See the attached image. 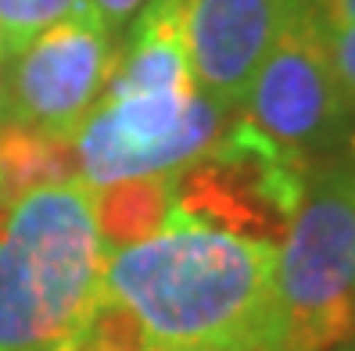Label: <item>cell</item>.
Masks as SVG:
<instances>
[{
	"instance_id": "obj_1",
	"label": "cell",
	"mask_w": 355,
	"mask_h": 351,
	"mask_svg": "<svg viewBox=\"0 0 355 351\" xmlns=\"http://www.w3.org/2000/svg\"><path fill=\"white\" fill-rule=\"evenodd\" d=\"M104 294L155 344L277 351V244L180 222L104 258Z\"/></svg>"
},
{
	"instance_id": "obj_2",
	"label": "cell",
	"mask_w": 355,
	"mask_h": 351,
	"mask_svg": "<svg viewBox=\"0 0 355 351\" xmlns=\"http://www.w3.org/2000/svg\"><path fill=\"white\" fill-rule=\"evenodd\" d=\"M90 190L51 183L0 212V351H69L104 301Z\"/></svg>"
},
{
	"instance_id": "obj_3",
	"label": "cell",
	"mask_w": 355,
	"mask_h": 351,
	"mask_svg": "<svg viewBox=\"0 0 355 351\" xmlns=\"http://www.w3.org/2000/svg\"><path fill=\"white\" fill-rule=\"evenodd\" d=\"M277 351H338L355 337V133L312 165L277 244Z\"/></svg>"
},
{
	"instance_id": "obj_4",
	"label": "cell",
	"mask_w": 355,
	"mask_h": 351,
	"mask_svg": "<svg viewBox=\"0 0 355 351\" xmlns=\"http://www.w3.org/2000/svg\"><path fill=\"white\" fill-rule=\"evenodd\" d=\"M237 115L305 165L341 151L355 133L323 47V26L309 0L295 8L273 51L252 79Z\"/></svg>"
},
{
	"instance_id": "obj_5",
	"label": "cell",
	"mask_w": 355,
	"mask_h": 351,
	"mask_svg": "<svg viewBox=\"0 0 355 351\" xmlns=\"http://www.w3.org/2000/svg\"><path fill=\"white\" fill-rule=\"evenodd\" d=\"M230 115L201 90L97 100L76 133L79 183L101 190L122 179L180 172L212 147Z\"/></svg>"
},
{
	"instance_id": "obj_6",
	"label": "cell",
	"mask_w": 355,
	"mask_h": 351,
	"mask_svg": "<svg viewBox=\"0 0 355 351\" xmlns=\"http://www.w3.org/2000/svg\"><path fill=\"white\" fill-rule=\"evenodd\" d=\"M119 51L112 29L87 4L44 29L4 72V118L76 140L79 126L97 108L115 72Z\"/></svg>"
},
{
	"instance_id": "obj_7",
	"label": "cell",
	"mask_w": 355,
	"mask_h": 351,
	"mask_svg": "<svg viewBox=\"0 0 355 351\" xmlns=\"http://www.w3.org/2000/svg\"><path fill=\"white\" fill-rule=\"evenodd\" d=\"M302 0H183L187 57L198 90L237 111Z\"/></svg>"
},
{
	"instance_id": "obj_8",
	"label": "cell",
	"mask_w": 355,
	"mask_h": 351,
	"mask_svg": "<svg viewBox=\"0 0 355 351\" xmlns=\"http://www.w3.org/2000/svg\"><path fill=\"white\" fill-rule=\"evenodd\" d=\"M140 93H198L183 36V0H148L130 44L119 47L115 72L101 100Z\"/></svg>"
},
{
	"instance_id": "obj_9",
	"label": "cell",
	"mask_w": 355,
	"mask_h": 351,
	"mask_svg": "<svg viewBox=\"0 0 355 351\" xmlns=\"http://www.w3.org/2000/svg\"><path fill=\"white\" fill-rule=\"evenodd\" d=\"M173 183H176V172H162V176L122 179V183H112V187L90 190L97 233L104 247L115 251V247H130L169 230L173 197H176Z\"/></svg>"
},
{
	"instance_id": "obj_10",
	"label": "cell",
	"mask_w": 355,
	"mask_h": 351,
	"mask_svg": "<svg viewBox=\"0 0 355 351\" xmlns=\"http://www.w3.org/2000/svg\"><path fill=\"white\" fill-rule=\"evenodd\" d=\"M79 179L76 140L40 133L26 122L0 118V212L29 190Z\"/></svg>"
},
{
	"instance_id": "obj_11",
	"label": "cell",
	"mask_w": 355,
	"mask_h": 351,
	"mask_svg": "<svg viewBox=\"0 0 355 351\" xmlns=\"http://www.w3.org/2000/svg\"><path fill=\"white\" fill-rule=\"evenodd\" d=\"M87 4L90 0H0V47H4V57L26 51L44 29H51L54 22L69 18L72 11Z\"/></svg>"
},
{
	"instance_id": "obj_12",
	"label": "cell",
	"mask_w": 355,
	"mask_h": 351,
	"mask_svg": "<svg viewBox=\"0 0 355 351\" xmlns=\"http://www.w3.org/2000/svg\"><path fill=\"white\" fill-rule=\"evenodd\" d=\"M320 26H323V47L330 57L334 79L341 87L348 111L355 115V26H327V22Z\"/></svg>"
},
{
	"instance_id": "obj_13",
	"label": "cell",
	"mask_w": 355,
	"mask_h": 351,
	"mask_svg": "<svg viewBox=\"0 0 355 351\" xmlns=\"http://www.w3.org/2000/svg\"><path fill=\"white\" fill-rule=\"evenodd\" d=\"M90 8L97 11L101 22L115 33L119 26H126L130 18H133L140 8H144V0H90Z\"/></svg>"
},
{
	"instance_id": "obj_14",
	"label": "cell",
	"mask_w": 355,
	"mask_h": 351,
	"mask_svg": "<svg viewBox=\"0 0 355 351\" xmlns=\"http://www.w3.org/2000/svg\"><path fill=\"white\" fill-rule=\"evenodd\" d=\"M309 4L327 26H355V0H309Z\"/></svg>"
},
{
	"instance_id": "obj_15",
	"label": "cell",
	"mask_w": 355,
	"mask_h": 351,
	"mask_svg": "<svg viewBox=\"0 0 355 351\" xmlns=\"http://www.w3.org/2000/svg\"><path fill=\"white\" fill-rule=\"evenodd\" d=\"M140 351H208V348H187V344H148Z\"/></svg>"
},
{
	"instance_id": "obj_16",
	"label": "cell",
	"mask_w": 355,
	"mask_h": 351,
	"mask_svg": "<svg viewBox=\"0 0 355 351\" xmlns=\"http://www.w3.org/2000/svg\"><path fill=\"white\" fill-rule=\"evenodd\" d=\"M0 118H4V79H0Z\"/></svg>"
},
{
	"instance_id": "obj_17",
	"label": "cell",
	"mask_w": 355,
	"mask_h": 351,
	"mask_svg": "<svg viewBox=\"0 0 355 351\" xmlns=\"http://www.w3.org/2000/svg\"><path fill=\"white\" fill-rule=\"evenodd\" d=\"M338 351H355V337H352V341H348V344H341V348H338Z\"/></svg>"
},
{
	"instance_id": "obj_18",
	"label": "cell",
	"mask_w": 355,
	"mask_h": 351,
	"mask_svg": "<svg viewBox=\"0 0 355 351\" xmlns=\"http://www.w3.org/2000/svg\"><path fill=\"white\" fill-rule=\"evenodd\" d=\"M0 61H4V47H0Z\"/></svg>"
}]
</instances>
